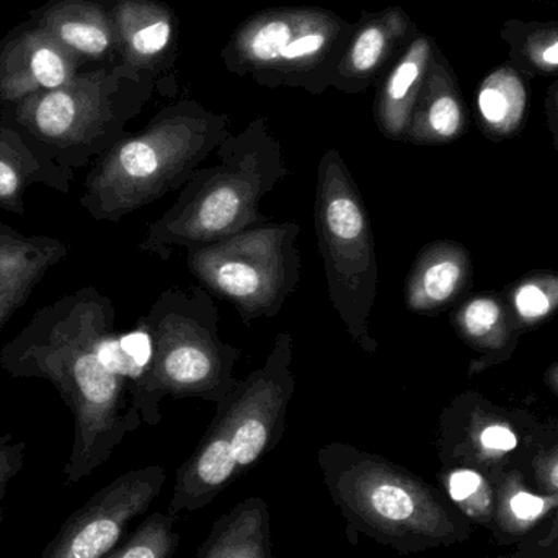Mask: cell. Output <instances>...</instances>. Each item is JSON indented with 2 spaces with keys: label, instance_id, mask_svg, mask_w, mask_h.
Segmentation results:
<instances>
[{
  "label": "cell",
  "instance_id": "1",
  "mask_svg": "<svg viewBox=\"0 0 558 558\" xmlns=\"http://www.w3.org/2000/svg\"><path fill=\"white\" fill-rule=\"evenodd\" d=\"M114 320L113 301L85 286L36 311L0 350V366L10 377L48 380L71 410L74 439L64 465L69 487L110 461L143 423L131 405L130 380L114 374L100 354Z\"/></svg>",
  "mask_w": 558,
  "mask_h": 558
},
{
  "label": "cell",
  "instance_id": "2",
  "mask_svg": "<svg viewBox=\"0 0 558 558\" xmlns=\"http://www.w3.org/2000/svg\"><path fill=\"white\" fill-rule=\"evenodd\" d=\"M199 167L175 203L147 226L140 251L167 262L260 225V202L289 175L284 153L265 118L231 134Z\"/></svg>",
  "mask_w": 558,
  "mask_h": 558
},
{
  "label": "cell",
  "instance_id": "3",
  "mask_svg": "<svg viewBox=\"0 0 558 558\" xmlns=\"http://www.w3.org/2000/svg\"><path fill=\"white\" fill-rule=\"evenodd\" d=\"M231 134L228 114L195 100L169 105L95 160L78 203L95 221L120 222L180 192Z\"/></svg>",
  "mask_w": 558,
  "mask_h": 558
},
{
  "label": "cell",
  "instance_id": "4",
  "mask_svg": "<svg viewBox=\"0 0 558 558\" xmlns=\"http://www.w3.org/2000/svg\"><path fill=\"white\" fill-rule=\"evenodd\" d=\"M294 338L281 331L265 363L216 405L211 425L175 475L170 513L205 510L277 448L295 390Z\"/></svg>",
  "mask_w": 558,
  "mask_h": 558
},
{
  "label": "cell",
  "instance_id": "5",
  "mask_svg": "<svg viewBox=\"0 0 558 558\" xmlns=\"http://www.w3.org/2000/svg\"><path fill=\"white\" fill-rule=\"evenodd\" d=\"M317 461L353 546L366 536L410 556L458 539L459 523L441 495L402 465L338 441L322 446Z\"/></svg>",
  "mask_w": 558,
  "mask_h": 558
},
{
  "label": "cell",
  "instance_id": "6",
  "mask_svg": "<svg viewBox=\"0 0 558 558\" xmlns=\"http://www.w3.org/2000/svg\"><path fill=\"white\" fill-rule=\"evenodd\" d=\"M153 343L144 373L130 384L131 405L143 423L162 422L166 397L221 403L235 386L242 351L219 335V308L208 289H166L140 320Z\"/></svg>",
  "mask_w": 558,
  "mask_h": 558
},
{
  "label": "cell",
  "instance_id": "7",
  "mask_svg": "<svg viewBox=\"0 0 558 558\" xmlns=\"http://www.w3.org/2000/svg\"><path fill=\"white\" fill-rule=\"evenodd\" d=\"M156 82V75L120 62L100 65L0 111L59 163L82 169L126 136Z\"/></svg>",
  "mask_w": 558,
  "mask_h": 558
},
{
  "label": "cell",
  "instance_id": "8",
  "mask_svg": "<svg viewBox=\"0 0 558 558\" xmlns=\"http://www.w3.org/2000/svg\"><path fill=\"white\" fill-rule=\"evenodd\" d=\"M314 222L331 307L353 343L376 354L371 331L379 282L376 241L363 196L337 149L318 162Z\"/></svg>",
  "mask_w": 558,
  "mask_h": 558
},
{
  "label": "cell",
  "instance_id": "9",
  "mask_svg": "<svg viewBox=\"0 0 558 558\" xmlns=\"http://www.w3.org/2000/svg\"><path fill=\"white\" fill-rule=\"evenodd\" d=\"M354 28L356 23L315 7L262 10L235 29L222 58L232 74L264 87L320 95L333 85Z\"/></svg>",
  "mask_w": 558,
  "mask_h": 558
},
{
  "label": "cell",
  "instance_id": "10",
  "mask_svg": "<svg viewBox=\"0 0 558 558\" xmlns=\"http://www.w3.org/2000/svg\"><path fill=\"white\" fill-rule=\"evenodd\" d=\"M299 235L295 222L254 226L186 252V267L247 324L274 318L301 281Z\"/></svg>",
  "mask_w": 558,
  "mask_h": 558
},
{
  "label": "cell",
  "instance_id": "11",
  "mask_svg": "<svg viewBox=\"0 0 558 558\" xmlns=\"http://www.w3.org/2000/svg\"><path fill=\"white\" fill-rule=\"evenodd\" d=\"M167 478L162 465L124 472L62 523L39 558L107 556L121 543L131 521L153 507Z\"/></svg>",
  "mask_w": 558,
  "mask_h": 558
},
{
  "label": "cell",
  "instance_id": "12",
  "mask_svg": "<svg viewBox=\"0 0 558 558\" xmlns=\"http://www.w3.org/2000/svg\"><path fill=\"white\" fill-rule=\"evenodd\" d=\"M84 65L28 16L0 41V108L68 84Z\"/></svg>",
  "mask_w": 558,
  "mask_h": 558
},
{
  "label": "cell",
  "instance_id": "13",
  "mask_svg": "<svg viewBox=\"0 0 558 558\" xmlns=\"http://www.w3.org/2000/svg\"><path fill=\"white\" fill-rule=\"evenodd\" d=\"M118 62L159 77L175 56V13L160 0H107Z\"/></svg>",
  "mask_w": 558,
  "mask_h": 558
},
{
  "label": "cell",
  "instance_id": "14",
  "mask_svg": "<svg viewBox=\"0 0 558 558\" xmlns=\"http://www.w3.org/2000/svg\"><path fill=\"white\" fill-rule=\"evenodd\" d=\"M410 28L412 23L402 9L364 13L338 64L331 87L344 94L366 90L392 64L409 39Z\"/></svg>",
  "mask_w": 558,
  "mask_h": 558
},
{
  "label": "cell",
  "instance_id": "15",
  "mask_svg": "<svg viewBox=\"0 0 558 558\" xmlns=\"http://www.w3.org/2000/svg\"><path fill=\"white\" fill-rule=\"evenodd\" d=\"M29 19L84 64H118L117 36L107 0H48Z\"/></svg>",
  "mask_w": 558,
  "mask_h": 558
},
{
  "label": "cell",
  "instance_id": "16",
  "mask_svg": "<svg viewBox=\"0 0 558 558\" xmlns=\"http://www.w3.org/2000/svg\"><path fill=\"white\" fill-rule=\"evenodd\" d=\"M75 170L59 163L0 111V208L25 215V193L41 185L71 192Z\"/></svg>",
  "mask_w": 558,
  "mask_h": 558
},
{
  "label": "cell",
  "instance_id": "17",
  "mask_svg": "<svg viewBox=\"0 0 558 558\" xmlns=\"http://www.w3.org/2000/svg\"><path fill=\"white\" fill-rule=\"evenodd\" d=\"M68 255L69 245L61 239L25 235L0 221V333L48 271Z\"/></svg>",
  "mask_w": 558,
  "mask_h": 558
},
{
  "label": "cell",
  "instance_id": "18",
  "mask_svg": "<svg viewBox=\"0 0 558 558\" xmlns=\"http://www.w3.org/2000/svg\"><path fill=\"white\" fill-rule=\"evenodd\" d=\"M471 255L456 242L426 245L405 282V304L416 314L446 311L471 284Z\"/></svg>",
  "mask_w": 558,
  "mask_h": 558
},
{
  "label": "cell",
  "instance_id": "19",
  "mask_svg": "<svg viewBox=\"0 0 558 558\" xmlns=\"http://www.w3.org/2000/svg\"><path fill=\"white\" fill-rule=\"evenodd\" d=\"M432 59L428 39L416 36L384 77L374 105V117L380 133L389 140L407 141Z\"/></svg>",
  "mask_w": 558,
  "mask_h": 558
},
{
  "label": "cell",
  "instance_id": "20",
  "mask_svg": "<svg viewBox=\"0 0 558 558\" xmlns=\"http://www.w3.org/2000/svg\"><path fill=\"white\" fill-rule=\"evenodd\" d=\"M195 558H274L267 501L260 497L245 498L222 514Z\"/></svg>",
  "mask_w": 558,
  "mask_h": 558
},
{
  "label": "cell",
  "instance_id": "21",
  "mask_svg": "<svg viewBox=\"0 0 558 558\" xmlns=\"http://www.w3.org/2000/svg\"><path fill=\"white\" fill-rule=\"evenodd\" d=\"M464 111L449 81L448 72L432 59L422 94L413 110L407 141L442 144L461 136Z\"/></svg>",
  "mask_w": 558,
  "mask_h": 558
},
{
  "label": "cell",
  "instance_id": "22",
  "mask_svg": "<svg viewBox=\"0 0 558 558\" xmlns=\"http://www.w3.org/2000/svg\"><path fill=\"white\" fill-rule=\"evenodd\" d=\"M452 324L459 335L477 350L498 351L510 343L507 311L494 295H477L465 301L456 311Z\"/></svg>",
  "mask_w": 558,
  "mask_h": 558
},
{
  "label": "cell",
  "instance_id": "23",
  "mask_svg": "<svg viewBox=\"0 0 558 558\" xmlns=\"http://www.w3.org/2000/svg\"><path fill=\"white\" fill-rule=\"evenodd\" d=\"M477 105L485 126L494 134L508 136L523 120L526 94L514 75L497 74L478 92Z\"/></svg>",
  "mask_w": 558,
  "mask_h": 558
},
{
  "label": "cell",
  "instance_id": "24",
  "mask_svg": "<svg viewBox=\"0 0 558 558\" xmlns=\"http://www.w3.org/2000/svg\"><path fill=\"white\" fill-rule=\"evenodd\" d=\"M520 445L518 433L507 420L488 413H472L462 445L452 448V454H462L478 462L507 458Z\"/></svg>",
  "mask_w": 558,
  "mask_h": 558
},
{
  "label": "cell",
  "instance_id": "25",
  "mask_svg": "<svg viewBox=\"0 0 558 558\" xmlns=\"http://www.w3.org/2000/svg\"><path fill=\"white\" fill-rule=\"evenodd\" d=\"M495 508L498 523L507 533H526L558 508V494L553 497L533 494L523 482L510 477L501 482Z\"/></svg>",
  "mask_w": 558,
  "mask_h": 558
},
{
  "label": "cell",
  "instance_id": "26",
  "mask_svg": "<svg viewBox=\"0 0 558 558\" xmlns=\"http://www.w3.org/2000/svg\"><path fill=\"white\" fill-rule=\"evenodd\" d=\"M177 520L179 517L170 511H156L137 526L130 539L101 558H173L180 544Z\"/></svg>",
  "mask_w": 558,
  "mask_h": 558
},
{
  "label": "cell",
  "instance_id": "27",
  "mask_svg": "<svg viewBox=\"0 0 558 558\" xmlns=\"http://www.w3.org/2000/svg\"><path fill=\"white\" fill-rule=\"evenodd\" d=\"M449 500L471 520L487 523L495 513V495L487 478L469 468H451L441 474Z\"/></svg>",
  "mask_w": 558,
  "mask_h": 558
},
{
  "label": "cell",
  "instance_id": "28",
  "mask_svg": "<svg viewBox=\"0 0 558 558\" xmlns=\"http://www.w3.org/2000/svg\"><path fill=\"white\" fill-rule=\"evenodd\" d=\"M511 305L518 320L527 327L541 324L558 311V275L533 274L511 291Z\"/></svg>",
  "mask_w": 558,
  "mask_h": 558
},
{
  "label": "cell",
  "instance_id": "29",
  "mask_svg": "<svg viewBox=\"0 0 558 558\" xmlns=\"http://www.w3.org/2000/svg\"><path fill=\"white\" fill-rule=\"evenodd\" d=\"M26 459V442L0 428V524L3 523V498L10 482L22 472Z\"/></svg>",
  "mask_w": 558,
  "mask_h": 558
},
{
  "label": "cell",
  "instance_id": "30",
  "mask_svg": "<svg viewBox=\"0 0 558 558\" xmlns=\"http://www.w3.org/2000/svg\"><path fill=\"white\" fill-rule=\"evenodd\" d=\"M536 474L539 487L549 494H558V445L536 461Z\"/></svg>",
  "mask_w": 558,
  "mask_h": 558
},
{
  "label": "cell",
  "instance_id": "31",
  "mask_svg": "<svg viewBox=\"0 0 558 558\" xmlns=\"http://www.w3.org/2000/svg\"><path fill=\"white\" fill-rule=\"evenodd\" d=\"M543 61L549 65H558V41L544 49Z\"/></svg>",
  "mask_w": 558,
  "mask_h": 558
},
{
  "label": "cell",
  "instance_id": "32",
  "mask_svg": "<svg viewBox=\"0 0 558 558\" xmlns=\"http://www.w3.org/2000/svg\"><path fill=\"white\" fill-rule=\"evenodd\" d=\"M546 383L558 396V364H554V366L549 367V371H547Z\"/></svg>",
  "mask_w": 558,
  "mask_h": 558
}]
</instances>
